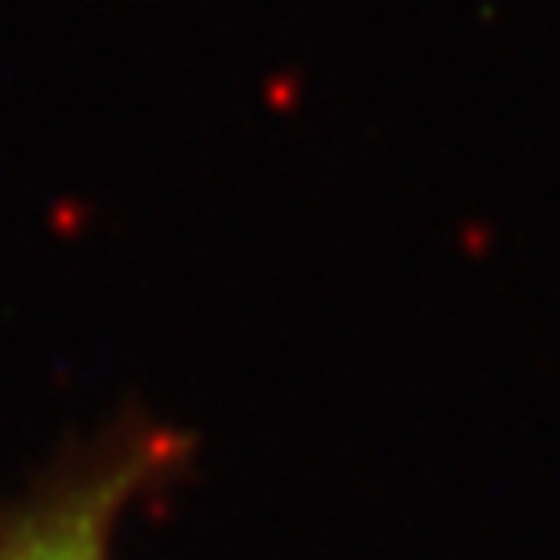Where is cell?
<instances>
[{
    "label": "cell",
    "instance_id": "6da1fadb",
    "mask_svg": "<svg viewBox=\"0 0 560 560\" xmlns=\"http://www.w3.org/2000/svg\"><path fill=\"white\" fill-rule=\"evenodd\" d=\"M164 464L160 444L129 447L44 506L27 510L0 537V560H109V534L132 490Z\"/></svg>",
    "mask_w": 560,
    "mask_h": 560
}]
</instances>
